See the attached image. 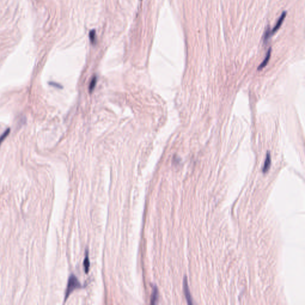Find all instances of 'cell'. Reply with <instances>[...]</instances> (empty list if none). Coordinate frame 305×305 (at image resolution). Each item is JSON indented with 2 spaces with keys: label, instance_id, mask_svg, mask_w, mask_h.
<instances>
[{
  "label": "cell",
  "instance_id": "11",
  "mask_svg": "<svg viewBox=\"0 0 305 305\" xmlns=\"http://www.w3.org/2000/svg\"><path fill=\"white\" fill-rule=\"evenodd\" d=\"M270 29H268L266 30V31L265 32V35H264V37H263V41H264V42L266 43L268 42V41L270 39V38L272 36L271 34H270Z\"/></svg>",
  "mask_w": 305,
  "mask_h": 305
},
{
  "label": "cell",
  "instance_id": "9",
  "mask_svg": "<svg viewBox=\"0 0 305 305\" xmlns=\"http://www.w3.org/2000/svg\"><path fill=\"white\" fill-rule=\"evenodd\" d=\"M90 39L93 44H96L97 39H96V33L95 30H93L90 32Z\"/></svg>",
  "mask_w": 305,
  "mask_h": 305
},
{
  "label": "cell",
  "instance_id": "8",
  "mask_svg": "<svg viewBox=\"0 0 305 305\" xmlns=\"http://www.w3.org/2000/svg\"><path fill=\"white\" fill-rule=\"evenodd\" d=\"M97 77H96V76H94V77L92 78V80L90 82V86H89V90H90V93H92L93 91L94 90V88H95L96 83H97Z\"/></svg>",
  "mask_w": 305,
  "mask_h": 305
},
{
  "label": "cell",
  "instance_id": "12",
  "mask_svg": "<svg viewBox=\"0 0 305 305\" xmlns=\"http://www.w3.org/2000/svg\"><path fill=\"white\" fill-rule=\"evenodd\" d=\"M49 85H50L51 86H56V87H57L58 88H62V86L60 84L57 83H55V82H49Z\"/></svg>",
  "mask_w": 305,
  "mask_h": 305
},
{
  "label": "cell",
  "instance_id": "1",
  "mask_svg": "<svg viewBox=\"0 0 305 305\" xmlns=\"http://www.w3.org/2000/svg\"><path fill=\"white\" fill-rule=\"evenodd\" d=\"M82 285L81 284V283L78 281V280L76 278V277L75 275L72 274L71 276H70L69 280H68L67 288H66V294H65V299H64L65 301L67 300V299L69 297V296H70V294L75 289L80 288H82Z\"/></svg>",
  "mask_w": 305,
  "mask_h": 305
},
{
  "label": "cell",
  "instance_id": "2",
  "mask_svg": "<svg viewBox=\"0 0 305 305\" xmlns=\"http://www.w3.org/2000/svg\"><path fill=\"white\" fill-rule=\"evenodd\" d=\"M286 15H287V12H284L282 13L281 16L279 18L277 23L275 24V26H274V28L272 29V31H270L271 35L272 36L273 34H274L280 29V28L281 27L282 24L283 22H284V20L285 17H286Z\"/></svg>",
  "mask_w": 305,
  "mask_h": 305
},
{
  "label": "cell",
  "instance_id": "4",
  "mask_svg": "<svg viewBox=\"0 0 305 305\" xmlns=\"http://www.w3.org/2000/svg\"><path fill=\"white\" fill-rule=\"evenodd\" d=\"M270 164H271V157H270V152H268L266 153V159H265V163H264V165H263V169H262V171L264 174L266 173L269 169H270Z\"/></svg>",
  "mask_w": 305,
  "mask_h": 305
},
{
  "label": "cell",
  "instance_id": "10",
  "mask_svg": "<svg viewBox=\"0 0 305 305\" xmlns=\"http://www.w3.org/2000/svg\"><path fill=\"white\" fill-rule=\"evenodd\" d=\"M10 129L9 128V129H7L1 136H0V145H1L2 142H3V141L7 138V137L9 135V134H10Z\"/></svg>",
  "mask_w": 305,
  "mask_h": 305
},
{
  "label": "cell",
  "instance_id": "3",
  "mask_svg": "<svg viewBox=\"0 0 305 305\" xmlns=\"http://www.w3.org/2000/svg\"><path fill=\"white\" fill-rule=\"evenodd\" d=\"M183 285H184V294H185L186 297V299H187V302H188V304H189V305H192V304H193V302H192V299H191V295H190V293H189V288H188V282H187V277H185V278H184V283H183Z\"/></svg>",
  "mask_w": 305,
  "mask_h": 305
},
{
  "label": "cell",
  "instance_id": "5",
  "mask_svg": "<svg viewBox=\"0 0 305 305\" xmlns=\"http://www.w3.org/2000/svg\"><path fill=\"white\" fill-rule=\"evenodd\" d=\"M159 299V292L157 287L154 285L152 288V293L151 296V304L155 305L157 303Z\"/></svg>",
  "mask_w": 305,
  "mask_h": 305
},
{
  "label": "cell",
  "instance_id": "6",
  "mask_svg": "<svg viewBox=\"0 0 305 305\" xmlns=\"http://www.w3.org/2000/svg\"><path fill=\"white\" fill-rule=\"evenodd\" d=\"M270 54H271V48H270V49L268 50L267 53H266V57L264 59V60L262 61V63L259 65V66L258 68V71H260L262 70V69H263L266 65L268 63L269 61H270Z\"/></svg>",
  "mask_w": 305,
  "mask_h": 305
},
{
  "label": "cell",
  "instance_id": "7",
  "mask_svg": "<svg viewBox=\"0 0 305 305\" xmlns=\"http://www.w3.org/2000/svg\"><path fill=\"white\" fill-rule=\"evenodd\" d=\"M83 267H84L85 272L86 274H88V272H89V270H90V259H89V256H88V253L87 251L86 252V256H85V258L83 260Z\"/></svg>",
  "mask_w": 305,
  "mask_h": 305
}]
</instances>
